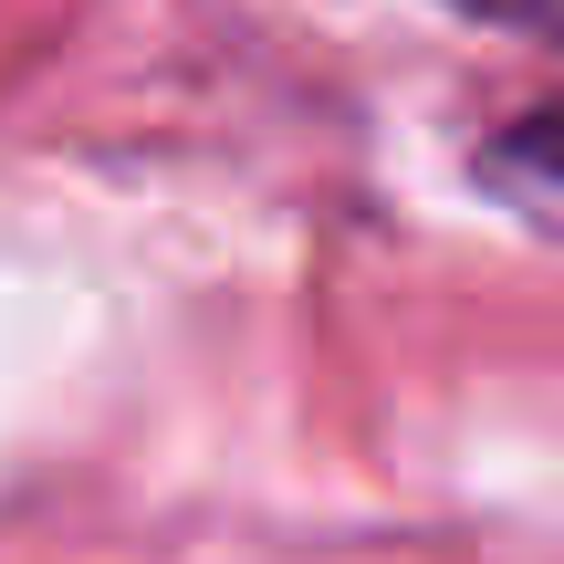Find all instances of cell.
Segmentation results:
<instances>
[{
  "label": "cell",
  "mask_w": 564,
  "mask_h": 564,
  "mask_svg": "<svg viewBox=\"0 0 564 564\" xmlns=\"http://www.w3.org/2000/svg\"><path fill=\"white\" fill-rule=\"evenodd\" d=\"M470 178H481L512 220H533V230H554V241H564V95L502 116L481 147H470Z\"/></svg>",
  "instance_id": "1"
},
{
  "label": "cell",
  "mask_w": 564,
  "mask_h": 564,
  "mask_svg": "<svg viewBox=\"0 0 564 564\" xmlns=\"http://www.w3.org/2000/svg\"><path fill=\"white\" fill-rule=\"evenodd\" d=\"M440 11L491 21V32H523V42H544V53H564V0H440Z\"/></svg>",
  "instance_id": "2"
}]
</instances>
